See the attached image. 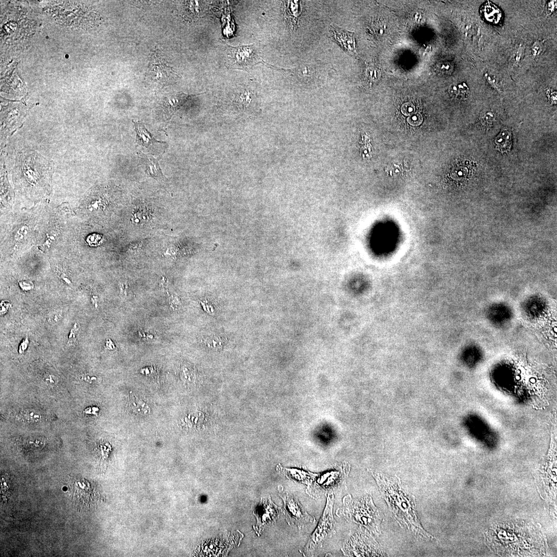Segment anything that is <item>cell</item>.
Listing matches in <instances>:
<instances>
[{
  "label": "cell",
  "instance_id": "1",
  "mask_svg": "<svg viewBox=\"0 0 557 557\" xmlns=\"http://www.w3.org/2000/svg\"><path fill=\"white\" fill-rule=\"evenodd\" d=\"M228 65L234 68L248 70L262 62L260 52L256 44L237 47L229 46L227 54Z\"/></svg>",
  "mask_w": 557,
  "mask_h": 557
},
{
  "label": "cell",
  "instance_id": "2",
  "mask_svg": "<svg viewBox=\"0 0 557 557\" xmlns=\"http://www.w3.org/2000/svg\"><path fill=\"white\" fill-rule=\"evenodd\" d=\"M333 496L328 495L327 504L322 519L319 523L314 533L306 545V552L310 553L321 546L327 537L330 536L334 531L335 524L332 514Z\"/></svg>",
  "mask_w": 557,
  "mask_h": 557
},
{
  "label": "cell",
  "instance_id": "3",
  "mask_svg": "<svg viewBox=\"0 0 557 557\" xmlns=\"http://www.w3.org/2000/svg\"><path fill=\"white\" fill-rule=\"evenodd\" d=\"M279 493L284 502L286 519L290 525H296L299 528H302L307 523L315 522L314 518L303 509L296 499L280 490Z\"/></svg>",
  "mask_w": 557,
  "mask_h": 557
},
{
  "label": "cell",
  "instance_id": "4",
  "mask_svg": "<svg viewBox=\"0 0 557 557\" xmlns=\"http://www.w3.org/2000/svg\"><path fill=\"white\" fill-rule=\"evenodd\" d=\"M280 510L270 497L261 501L256 511L254 512L257 520L254 529L258 535H260L266 527L276 521Z\"/></svg>",
  "mask_w": 557,
  "mask_h": 557
},
{
  "label": "cell",
  "instance_id": "5",
  "mask_svg": "<svg viewBox=\"0 0 557 557\" xmlns=\"http://www.w3.org/2000/svg\"><path fill=\"white\" fill-rule=\"evenodd\" d=\"M149 76L155 82L168 83L175 76L174 72L167 61L156 52L151 57L149 67Z\"/></svg>",
  "mask_w": 557,
  "mask_h": 557
},
{
  "label": "cell",
  "instance_id": "6",
  "mask_svg": "<svg viewBox=\"0 0 557 557\" xmlns=\"http://www.w3.org/2000/svg\"><path fill=\"white\" fill-rule=\"evenodd\" d=\"M345 476H344V473H342V471L336 470L327 472L319 476L317 479L315 477L314 487L311 489L314 488L317 490L318 493L329 492L338 489L343 484Z\"/></svg>",
  "mask_w": 557,
  "mask_h": 557
},
{
  "label": "cell",
  "instance_id": "7",
  "mask_svg": "<svg viewBox=\"0 0 557 557\" xmlns=\"http://www.w3.org/2000/svg\"><path fill=\"white\" fill-rule=\"evenodd\" d=\"M332 36L343 50L352 55L356 54V39L354 33L332 24L330 28Z\"/></svg>",
  "mask_w": 557,
  "mask_h": 557
},
{
  "label": "cell",
  "instance_id": "8",
  "mask_svg": "<svg viewBox=\"0 0 557 557\" xmlns=\"http://www.w3.org/2000/svg\"><path fill=\"white\" fill-rule=\"evenodd\" d=\"M190 96L184 93H177L168 95L162 102V108L167 119L173 116L189 99Z\"/></svg>",
  "mask_w": 557,
  "mask_h": 557
},
{
  "label": "cell",
  "instance_id": "9",
  "mask_svg": "<svg viewBox=\"0 0 557 557\" xmlns=\"http://www.w3.org/2000/svg\"><path fill=\"white\" fill-rule=\"evenodd\" d=\"M144 164L145 173L158 181H163L165 179L162 173L160 165L159 159H156L148 155H144Z\"/></svg>",
  "mask_w": 557,
  "mask_h": 557
},
{
  "label": "cell",
  "instance_id": "10",
  "mask_svg": "<svg viewBox=\"0 0 557 557\" xmlns=\"http://www.w3.org/2000/svg\"><path fill=\"white\" fill-rule=\"evenodd\" d=\"M134 124L136 132L137 141L139 145L148 148L155 142L160 143L153 138L152 135L142 123L134 122Z\"/></svg>",
  "mask_w": 557,
  "mask_h": 557
},
{
  "label": "cell",
  "instance_id": "11",
  "mask_svg": "<svg viewBox=\"0 0 557 557\" xmlns=\"http://www.w3.org/2000/svg\"><path fill=\"white\" fill-rule=\"evenodd\" d=\"M481 12L483 17L489 22L498 23L501 20L502 14L500 10L494 4L488 2L481 7Z\"/></svg>",
  "mask_w": 557,
  "mask_h": 557
},
{
  "label": "cell",
  "instance_id": "12",
  "mask_svg": "<svg viewBox=\"0 0 557 557\" xmlns=\"http://www.w3.org/2000/svg\"><path fill=\"white\" fill-rule=\"evenodd\" d=\"M497 149L502 153L510 151L512 146V134L509 130L504 129L495 139Z\"/></svg>",
  "mask_w": 557,
  "mask_h": 557
},
{
  "label": "cell",
  "instance_id": "13",
  "mask_svg": "<svg viewBox=\"0 0 557 557\" xmlns=\"http://www.w3.org/2000/svg\"><path fill=\"white\" fill-rule=\"evenodd\" d=\"M279 469L283 472L286 477L293 480H297L306 483L309 479L312 480L314 478V476L313 477L312 476H310V474L301 470L285 469L281 468V467Z\"/></svg>",
  "mask_w": 557,
  "mask_h": 557
},
{
  "label": "cell",
  "instance_id": "14",
  "mask_svg": "<svg viewBox=\"0 0 557 557\" xmlns=\"http://www.w3.org/2000/svg\"><path fill=\"white\" fill-rule=\"evenodd\" d=\"M130 399V406L133 409L134 412L141 414H146L148 413L149 410V408L143 403V401L133 396L131 397Z\"/></svg>",
  "mask_w": 557,
  "mask_h": 557
},
{
  "label": "cell",
  "instance_id": "15",
  "mask_svg": "<svg viewBox=\"0 0 557 557\" xmlns=\"http://www.w3.org/2000/svg\"><path fill=\"white\" fill-rule=\"evenodd\" d=\"M485 76L488 82L491 86L498 90V91H501L502 88L501 82L497 76L492 74V73H487Z\"/></svg>",
  "mask_w": 557,
  "mask_h": 557
},
{
  "label": "cell",
  "instance_id": "16",
  "mask_svg": "<svg viewBox=\"0 0 557 557\" xmlns=\"http://www.w3.org/2000/svg\"><path fill=\"white\" fill-rule=\"evenodd\" d=\"M380 71L374 66L368 67L366 70V76L368 80L376 81L378 79Z\"/></svg>",
  "mask_w": 557,
  "mask_h": 557
},
{
  "label": "cell",
  "instance_id": "17",
  "mask_svg": "<svg viewBox=\"0 0 557 557\" xmlns=\"http://www.w3.org/2000/svg\"><path fill=\"white\" fill-rule=\"evenodd\" d=\"M468 92L469 88L464 83L454 85L451 88V92L456 95H458L460 93L464 94L468 93Z\"/></svg>",
  "mask_w": 557,
  "mask_h": 557
},
{
  "label": "cell",
  "instance_id": "18",
  "mask_svg": "<svg viewBox=\"0 0 557 557\" xmlns=\"http://www.w3.org/2000/svg\"><path fill=\"white\" fill-rule=\"evenodd\" d=\"M102 241V236L99 234H93L89 236L86 240L89 246H97L99 245Z\"/></svg>",
  "mask_w": 557,
  "mask_h": 557
},
{
  "label": "cell",
  "instance_id": "19",
  "mask_svg": "<svg viewBox=\"0 0 557 557\" xmlns=\"http://www.w3.org/2000/svg\"><path fill=\"white\" fill-rule=\"evenodd\" d=\"M543 51V46L541 43L537 41L531 48V51L534 56H538Z\"/></svg>",
  "mask_w": 557,
  "mask_h": 557
},
{
  "label": "cell",
  "instance_id": "20",
  "mask_svg": "<svg viewBox=\"0 0 557 557\" xmlns=\"http://www.w3.org/2000/svg\"><path fill=\"white\" fill-rule=\"evenodd\" d=\"M524 53L523 48L520 46L516 50L512 56L513 61L515 64H519L522 61Z\"/></svg>",
  "mask_w": 557,
  "mask_h": 557
},
{
  "label": "cell",
  "instance_id": "21",
  "mask_svg": "<svg viewBox=\"0 0 557 557\" xmlns=\"http://www.w3.org/2000/svg\"><path fill=\"white\" fill-rule=\"evenodd\" d=\"M423 121L422 116L420 114L413 115L410 117L408 119V122L411 125L414 126H417L420 125Z\"/></svg>",
  "mask_w": 557,
  "mask_h": 557
},
{
  "label": "cell",
  "instance_id": "22",
  "mask_svg": "<svg viewBox=\"0 0 557 557\" xmlns=\"http://www.w3.org/2000/svg\"><path fill=\"white\" fill-rule=\"evenodd\" d=\"M401 110H402L403 113L406 115H409L412 114L413 113L414 108L413 105L407 103L403 106Z\"/></svg>",
  "mask_w": 557,
  "mask_h": 557
},
{
  "label": "cell",
  "instance_id": "23",
  "mask_svg": "<svg viewBox=\"0 0 557 557\" xmlns=\"http://www.w3.org/2000/svg\"><path fill=\"white\" fill-rule=\"evenodd\" d=\"M547 7L548 12H550V13H552L555 12V11L556 9L557 2L555 1H551L550 2H549L548 3Z\"/></svg>",
  "mask_w": 557,
  "mask_h": 557
},
{
  "label": "cell",
  "instance_id": "24",
  "mask_svg": "<svg viewBox=\"0 0 557 557\" xmlns=\"http://www.w3.org/2000/svg\"><path fill=\"white\" fill-rule=\"evenodd\" d=\"M28 344H29V341H28V338L27 337V338H26V340H25V341H23V342H22V344H21V346H20V350L21 348L22 349L23 351L24 350H25V349H27V346H28Z\"/></svg>",
  "mask_w": 557,
  "mask_h": 557
}]
</instances>
